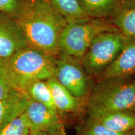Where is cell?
I'll use <instances>...</instances> for the list:
<instances>
[{
	"label": "cell",
	"instance_id": "4fadbf2b",
	"mask_svg": "<svg viewBox=\"0 0 135 135\" xmlns=\"http://www.w3.org/2000/svg\"><path fill=\"white\" fill-rule=\"evenodd\" d=\"M81 9L88 18H104L119 8V0H78Z\"/></svg>",
	"mask_w": 135,
	"mask_h": 135
},
{
	"label": "cell",
	"instance_id": "d6986e66",
	"mask_svg": "<svg viewBox=\"0 0 135 135\" xmlns=\"http://www.w3.org/2000/svg\"><path fill=\"white\" fill-rule=\"evenodd\" d=\"M21 3L20 0H0V12L14 18L19 11Z\"/></svg>",
	"mask_w": 135,
	"mask_h": 135
},
{
	"label": "cell",
	"instance_id": "8992f818",
	"mask_svg": "<svg viewBox=\"0 0 135 135\" xmlns=\"http://www.w3.org/2000/svg\"><path fill=\"white\" fill-rule=\"evenodd\" d=\"M55 77L64 87L78 98L86 99L94 83L80 60L60 53L56 57Z\"/></svg>",
	"mask_w": 135,
	"mask_h": 135
},
{
	"label": "cell",
	"instance_id": "6da1fadb",
	"mask_svg": "<svg viewBox=\"0 0 135 135\" xmlns=\"http://www.w3.org/2000/svg\"><path fill=\"white\" fill-rule=\"evenodd\" d=\"M28 45L46 55L57 57L60 40L68 21L49 0H27L21 3L15 16Z\"/></svg>",
	"mask_w": 135,
	"mask_h": 135
},
{
	"label": "cell",
	"instance_id": "2e32d148",
	"mask_svg": "<svg viewBox=\"0 0 135 135\" xmlns=\"http://www.w3.org/2000/svg\"><path fill=\"white\" fill-rule=\"evenodd\" d=\"M113 25L128 40H135V8L119 9Z\"/></svg>",
	"mask_w": 135,
	"mask_h": 135
},
{
	"label": "cell",
	"instance_id": "3957f363",
	"mask_svg": "<svg viewBox=\"0 0 135 135\" xmlns=\"http://www.w3.org/2000/svg\"><path fill=\"white\" fill-rule=\"evenodd\" d=\"M134 107V76L99 80L86 100V111H133Z\"/></svg>",
	"mask_w": 135,
	"mask_h": 135
},
{
	"label": "cell",
	"instance_id": "52a82bcc",
	"mask_svg": "<svg viewBox=\"0 0 135 135\" xmlns=\"http://www.w3.org/2000/svg\"><path fill=\"white\" fill-rule=\"evenodd\" d=\"M28 45L26 39L13 17L0 12V58H6Z\"/></svg>",
	"mask_w": 135,
	"mask_h": 135
},
{
	"label": "cell",
	"instance_id": "30bf717a",
	"mask_svg": "<svg viewBox=\"0 0 135 135\" xmlns=\"http://www.w3.org/2000/svg\"><path fill=\"white\" fill-rule=\"evenodd\" d=\"M88 116L118 133H128L135 129L134 111H86Z\"/></svg>",
	"mask_w": 135,
	"mask_h": 135
},
{
	"label": "cell",
	"instance_id": "ba28073f",
	"mask_svg": "<svg viewBox=\"0 0 135 135\" xmlns=\"http://www.w3.org/2000/svg\"><path fill=\"white\" fill-rule=\"evenodd\" d=\"M25 113L31 131H40L48 133L64 126L56 111L33 99H29Z\"/></svg>",
	"mask_w": 135,
	"mask_h": 135
},
{
	"label": "cell",
	"instance_id": "5bb4252c",
	"mask_svg": "<svg viewBox=\"0 0 135 135\" xmlns=\"http://www.w3.org/2000/svg\"><path fill=\"white\" fill-rule=\"evenodd\" d=\"M23 91L28 96L30 99L45 104L56 111L51 91L46 81L37 80L30 83Z\"/></svg>",
	"mask_w": 135,
	"mask_h": 135
},
{
	"label": "cell",
	"instance_id": "e0dca14e",
	"mask_svg": "<svg viewBox=\"0 0 135 135\" xmlns=\"http://www.w3.org/2000/svg\"><path fill=\"white\" fill-rule=\"evenodd\" d=\"M127 133H118L109 129L103 124L88 117L77 127L78 135H126Z\"/></svg>",
	"mask_w": 135,
	"mask_h": 135
},
{
	"label": "cell",
	"instance_id": "277c9868",
	"mask_svg": "<svg viewBox=\"0 0 135 135\" xmlns=\"http://www.w3.org/2000/svg\"><path fill=\"white\" fill-rule=\"evenodd\" d=\"M118 30L104 18H88L68 23L60 37V53L80 60L96 37L105 32Z\"/></svg>",
	"mask_w": 135,
	"mask_h": 135
},
{
	"label": "cell",
	"instance_id": "d4e9b609",
	"mask_svg": "<svg viewBox=\"0 0 135 135\" xmlns=\"http://www.w3.org/2000/svg\"><path fill=\"white\" fill-rule=\"evenodd\" d=\"M133 111H134V113H135V107H134V110H133Z\"/></svg>",
	"mask_w": 135,
	"mask_h": 135
},
{
	"label": "cell",
	"instance_id": "7a4b0ae2",
	"mask_svg": "<svg viewBox=\"0 0 135 135\" xmlns=\"http://www.w3.org/2000/svg\"><path fill=\"white\" fill-rule=\"evenodd\" d=\"M56 57L27 46L0 58V78L13 88L23 91L30 83L55 77Z\"/></svg>",
	"mask_w": 135,
	"mask_h": 135
},
{
	"label": "cell",
	"instance_id": "603a6c76",
	"mask_svg": "<svg viewBox=\"0 0 135 135\" xmlns=\"http://www.w3.org/2000/svg\"><path fill=\"white\" fill-rule=\"evenodd\" d=\"M28 135H48V133L44 131H31Z\"/></svg>",
	"mask_w": 135,
	"mask_h": 135
},
{
	"label": "cell",
	"instance_id": "8fae6325",
	"mask_svg": "<svg viewBox=\"0 0 135 135\" xmlns=\"http://www.w3.org/2000/svg\"><path fill=\"white\" fill-rule=\"evenodd\" d=\"M135 76V40H128L122 51L103 73L99 80Z\"/></svg>",
	"mask_w": 135,
	"mask_h": 135
},
{
	"label": "cell",
	"instance_id": "9a60e30c",
	"mask_svg": "<svg viewBox=\"0 0 135 135\" xmlns=\"http://www.w3.org/2000/svg\"><path fill=\"white\" fill-rule=\"evenodd\" d=\"M53 8L68 23L78 21L88 18L86 16L78 0H49Z\"/></svg>",
	"mask_w": 135,
	"mask_h": 135
},
{
	"label": "cell",
	"instance_id": "5b68a950",
	"mask_svg": "<svg viewBox=\"0 0 135 135\" xmlns=\"http://www.w3.org/2000/svg\"><path fill=\"white\" fill-rule=\"evenodd\" d=\"M128 39L119 30L101 33L96 37L80 59L91 77L99 78L122 51Z\"/></svg>",
	"mask_w": 135,
	"mask_h": 135
},
{
	"label": "cell",
	"instance_id": "ac0fdd59",
	"mask_svg": "<svg viewBox=\"0 0 135 135\" xmlns=\"http://www.w3.org/2000/svg\"><path fill=\"white\" fill-rule=\"evenodd\" d=\"M25 112L0 129V135H28L31 132Z\"/></svg>",
	"mask_w": 135,
	"mask_h": 135
},
{
	"label": "cell",
	"instance_id": "ffe728a7",
	"mask_svg": "<svg viewBox=\"0 0 135 135\" xmlns=\"http://www.w3.org/2000/svg\"><path fill=\"white\" fill-rule=\"evenodd\" d=\"M16 90L0 78V99L8 97Z\"/></svg>",
	"mask_w": 135,
	"mask_h": 135
},
{
	"label": "cell",
	"instance_id": "7c38bea8",
	"mask_svg": "<svg viewBox=\"0 0 135 135\" xmlns=\"http://www.w3.org/2000/svg\"><path fill=\"white\" fill-rule=\"evenodd\" d=\"M29 99L24 91L20 90L0 99V129L25 112Z\"/></svg>",
	"mask_w": 135,
	"mask_h": 135
},
{
	"label": "cell",
	"instance_id": "7402d4cb",
	"mask_svg": "<svg viewBox=\"0 0 135 135\" xmlns=\"http://www.w3.org/2000/svg\"><path fill=\"white\" fill-rule=\"evenodd\" d=\"M48 135H67L66 131L65 130V126H62L58 129L50 131L48 133Z\"/></svg>",
	"mask_w": 135,
	"mask_h": 135
},
{
	"label": "cell",
	"instance_id": "9c48e42d",
	"mask_svg": "<svg viewBox=\"0 0 135 135\" xmlns=\"http://www.w3.org/2000/svg\"><path fill=\"white\" fill-rule=\"evenodd\" d=\"M51 91L56 109L61 118L65 114H79L86 109V100L78 98L64 87L55 77L46 80Z\"/></svg>",
	"mask_w": 135,
	"mask_h": 135
},
{
	"label": "cell",
	"instance_id": "44dd1931",
	"mask_svg": "<svg viewBox=\"0 0 135 135\" xmlns=\"http://www.w3.org/2000/svg\"><path fill=\"white\" fill-rule=\"evenodd\" d=\"M128 8H135V0H124L121 4V9H128Z\"/></svg>",
	"mask_w": 135,
	"mask_h": 135
},
{
	"label": "cell",
	"instance_id": "cb8c5ba5",
	"mask_svg": "<svg viewBox=\"0 0 135 135\" xmlns=\"http://www.w3.org/2000/svg\"><path fill=\"white\" fill-rule=\"evenodd\" d=\"M126 135H135V129H133L132 131H129L127 133Z\"/></svg>",
	"mask_w": 135,
	"mask_h": 135
}]
</instances>
